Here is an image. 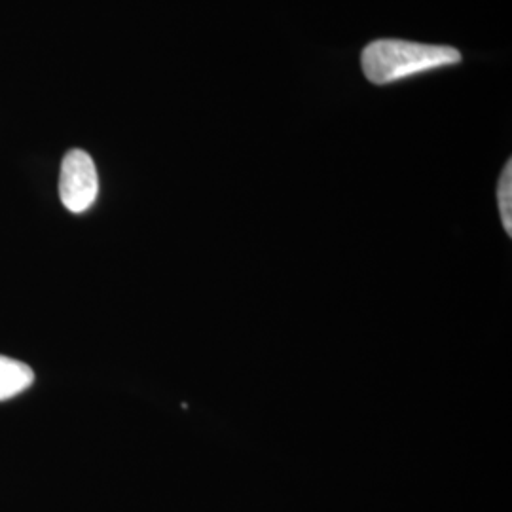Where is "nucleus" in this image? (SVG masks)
<instances>
[{"mask_svg": "<svg viewBox=\"0 0 512 512\" xmlns=\"http://www.w3.org/2000/svg\"><path fill=\"white\" fill-rule=\"evenodd\" d=\"M497 205L505 232L512 236V162L509 160L497 184Z\"/></svg>", "mask_w": 512, "mask_h": 512, "instance_id": "20e7f679", "label": "nucleus"}, {"mask_svg": "<svg viewBox=\"0 0 512 512\" xmlns=\"http://www.w3.org/2000/svg\"><path fill=\"white\" fill-rule=\"evenodd\" d=\"M459 61L461 54L456 48L395 38L376 40L368 44L361 55L363 73L376 86L393 84L414 74L458 65Z\"/></svg>", "mask_w": 512, "mask_h": 512, "instance_id": "f257e3e1", "label": "nucleus"}, {"mask_svg": "<svg viewBox=\"0 0 512 512\" xmlns=\"http://www.w3.org/2000/svg\"><path fill=\"white\" fill-rule=\"evenodd\" d=\"M99 194V177L92 156L84 150H71L63 158L59 175V196L71 213H84Z\"/></svg>", "mask_w": 512, "mask_h": 512, "instance_id": "f03ea898", "label": "nucleus"}, {"mask_svg": "<svg viewBox=\"0 0 512 512\" xmlns=\"http://www.w3.org/2000/svg\"><path fill=\"white\" fill-rule=\"evenodd\" d=\"M35 382L31 366L0 355V401H8L29 389Z\"/></svg>", "mask_w": 512, "mask_h": 512, "instance_id": "7ed1b4c3", "label": "nucleus"}]
</instances>
